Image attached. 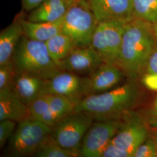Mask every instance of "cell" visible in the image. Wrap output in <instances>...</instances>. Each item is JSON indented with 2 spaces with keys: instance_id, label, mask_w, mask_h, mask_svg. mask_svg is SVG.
Here are the masks:
<instances>
[{
  "instance_id": "e0dca14e",
  "label": "cell",
  "mask_w": 157,
  "mask_h": 157,
  "mask_svg": "<svg viewBox=\"0 0 157 157\" xmlns=\"http://www.w3.org/2000/svg\"><path fill=\"white\" fill-rule=\"evenodd\" d=\"M24 34L20 17H17L11 24L0 33V65L12 61L15 49L19 40Z\"/></svg>"
},
{
  "instance_id": "484cf974",
  "label": "cell",
  "mask_w": 157,
  "mask_h": 157,
  "mask_svg": "<svg viewBox=\"0 0 157 157\" xmlns=\"http://www.w3.org/2000/svg\"><path fill=\"white\" fill-rule=\"evenodd\" d=\"M16 122L10 119L0 121V147L2 148L10 140L16 129Z\"/></svg>"
},
{
  "instance_id": "9a60e30c",
  "label": "cell",
  "mask_w": 157,
  "mask_h": 157,
  "mask_svg": "<svg viewBox=\"0 0 157 157\" xmlns=\"http://www.w3.org/2000/svg\"><path fill=\"white\" fill-rule=\"evenodd\" d=\"M28 118V106L17 96L12 86L0 90V121L10 119L17 122Z\"/></svg>"
},
{
  "instance_id": "ba28073f",
  "label": "cell",
  "mask_w": 157,
  "mask_h": 157,
  "mask_svg": "<svg viewBox=\"0 0 157 157\" xmlns=\"http://www.w3.org/2000/svg\"><path fill=\"white\" fill-rule=\"evenodd\" d=\"M122 124V119L94 121L86 132L79 150V157H101Z\"/></svg>"
},
{
  "instance_id": "4316f807",
  "label": "cell",
  "mask_w": 157,
  "mask_h": 157,
  "mask_svg": "<svg viewBox=\"0 0 157 157\" xmlns=\"http://www.w3.org/2000/svg\"><path fill=\"white\" fill-rule=\"evenodd\" d=\"M130 152L120 148L111 141L104 149L101 157H132Z\"/></svg>"
},
{
  "instance_id": "4dcf8cb0",
  "label": "cell",
  "mask_w": 157,
  "mask_h": 157,
  "mask_svg": "<svg viewBox=\"0 0 157 157\" xmlns=\"http://www.w3.org/2000/svg\"><path fill=\"white\" fill-rule=\"evenodd\" d=\"M152 112L154 115L157 118V97L155 101L154 102L153 104V107H152Z\"/></svg>"
},
{
  "instance_id": "9c48e42d",
  "label": "cell",
  "mask_w": 157,
  "mask_h": 157,
  "mask_svg": "<svg viewBox=\"0 0 157 157\" xmlns=\"http://www.w3.org/2000/svg\"><path fill=\"white\" fill-rule=\"evenodd\" d=\"M148 130L144 121L139 115L132 111L122 119V124L111 142L133 155L136 149L148 138Z\"/></svg>"
},
{
  "instance_id": "5bb4252c",
  "label": "cell",
  "mask_w": 157,
  "mask_h": 157,
  "mask_svg": "<svg viewBox=\"0 0 157 157\" xmlns=\"http://www.w3.org/2000/svg\"><path fill=\"white\" fill-rule=\"evenodd\" d=\"M47 79L26 72H17L12 87L28 106L42 95L48 94Z\"/></svg>"
},
{
  "instance_id": "5b68a950",
  "label": "cell",
  "mask_w": 157,
  "mask_h": 157,
  "mask_svg": "<svg viewBox=\"0 0 157 157\" xmlns=\"http://www.w3.org/2000/svg\"><path fill=\"white\" fill-rule=\"evenodd\" d=\"M98 22L87 0H73L63 17L62 32L77 47L91 44Z\"/></svg>"
},
{
  "instance_id": "7a4b0ae2",
  "label": "cell",
  "mask_w": 157,
  "mask_h": 157,
  "mask_svg": "<svg viewBox=\"0 0 157 157\" xmlns=\"http://www.w3.org/2000/svg\"><path fill=\"white\" fill-rule=\"evenodd\" d=\"M141 92L137 80L105 92L85 96L75 105V111L89 114L94 121L122 119L138 104Z\"/></svg>"
},
{
  "instance_id": "ffe728a7",
  "label": "cell",
  "mask_w": 157,
  "mask_h": 157,
  "mask_svg": "<svg viewBox=\"0 0 157 157\" xmlns=\"http://www.w3.org/2000/svg\"><path fill=\"white\" fill-rule=\"evenodd\" d=\"M132 4L133 19L157 23V0H132Z\"/></svg>"
},
{
  "instance_id": "d6986e66",
  "label": "cell",
  "mask_w": 157,
  "mask_h": 157,
  "mask_svg": "<svg viewBox=\"0 0 157 157\" xmlns=\"http://www.w3.org/2000/svg\"><path fill=\"white\" fill-rule=\"evenodd\" d=\"M45 43L51 58L56 65L77 47L73 40L62 32L52 37Z\"/></svg>"
},
{
  "instance_id": "1f68e13d",
  "label": "cell",
  "mask_w": 157,
  "mask_h": 157,
  "mask_svg": "<svg viewBox=\"0 0 157 157\" xmlns=\"http://www.w3.org/2000/svg\"><path fill=\"white\" fill-rule=\"evenodd\" d=\"M152 27L154 33L155 34V37H156V39H157V23L155 24V25H152Z\"/></svg>"
},
{
  "instance_id": "2e32d148",
  "label": "cell",
  "mask_w": 157,
  "mask_h": 157,
  "mask_svg": "<svg viewBox=\"0 0 157 157\" xmlns=\"http://www.w3.org/2000/svg\"><path fill=\"white\" fill-rule=\"evenodd\" d=\"M73 0H45L32 11L27 20L33 22H55L63 18Z\"/></svg>"
},
{
  "instance_id": "ac0fdd59",
  "label": "cell",
  "mask_w": 157,
  "mask_h": 157,
  "mask_svg": "<svg viewBox=\"0 0 157 157\" xmlns=\"http://www.w3.org/2000/svg\"><path fill=\"white\" fill-rule=\"evenodd\" d=\"M20 17L24 34L32 39L45 42L56 34L62 32L63 18L48 22H33Z\"/></svg>"
},
{
  "instance_id": "6da1fadb",
  "label": "cell",
  "mask_w": 157,
  "mask_h": 157,
  "mask_svg": "<svg viewBox=\"0 0 157 157\" xmlns=\"http://www.w3.org/2000/svg\"><path fill=\"white\" fill-rule=\"evenodd\" d=\"M157 47L152 25L133 19L124 32L118 66L130 80H137L144 73L146 64Z\"/></svg>"
},
{
  "instance_id": "83f0119b",
  "label": "cell",
  "mask_w": 157,
  "mask_h": 157,
  "mask_svg": "<svg viewBox=\"0 0 157 157\" xmlns=\"http://www.w3.org/2000/svg\"><path fill=\"white\" fill-rule=\"evenodd\" d=\"M140 78L141 83L147 89L157 91V74L144 73Z\"/></svg>"
},
{
  "instance_id": "3957f363",
  "label": "cell",
  "mask_w": 157,
  "mask_h": 157,
  "mask_svg": "<svg viewBox=\"0 0 157 157\" xmlns=\"http://www.w3.org/2000/svg\"><path fill=\"white\" fill-rule=\"evenodd\" d=\"M17 72L33 74L50 79L61 71L48 53L45 42L29 38L19 40L12 58Z\"/></svg>"
},
{
  "instance_id": "277c9868",
  "label": "cell",
  "mask_w": 157,
  "mask_h": 157,
  "mask_svg": "<svg viewBox=\"0 0 157 157\" xmlns=\"http://www.w3.org/2000/svg\"><path fill=\"white\" fill-rule=\"evenodd\" d=\"M52 128L41 121L26 118L20 122L8 140L4 156L33 157Z\"/></svg>"
},
{
  "instance_id": "52a82bcc",
  "label": "cell",
  "mask_w": 157,
  "mask_h": 157,
  "mask_svg": "<svg viewBox=\"0 0 157 157\" xmlns=\"http://www.w3.org/2000/svg\"><path fill=\"white\" fill-rule=\"evenodd\" d=\"M94 121L89 114L75 111L52 126L51 135L62 147L79 154L84 136Z\"/></svg>"
},
{
  "instance_id": "7402d4cb",
  "label": "cell",
  "mask_w": 157,
  "mask_h": 157,
  "mask_svg": "<svg viewBox=\"0 0 157 157\" xmlns=\"http://www.w3.org/2000/svg\"><path fill=\"white\" fill-rule=\"evenodd\" d=\"M50 111L56 119V123L62 118L75 112V105L67 97L62 95L47 94Z\"/></svg>"
},
{
  "instance_id": "44dd1931",
  "label": "cell",
  "mask_w": 157,
  "mask_h": 157,
  "mask_svg": "<svg viewBox=\"0 0 157 157\" xmlns=\"http://www.w3.org/2000/svg\"><path fill=\"white\" fill-rule=\"evenodd\" d=\"M33 157H79V154L62 147L56 142L51 133L43 141Z\"/></svg>"
},
{
  "instance_id": "cb8c5ba5",
  "label": "cell",
  "mask_w": 157,
  "mask_h": 157,
  "mask_svg": "<svg viewBox=\"0 0 157 157\" xmlns=\"http://www.w3.org/2000/svg\"><path fill=\"white\" fill-rule=\"evenodd\" d=\"M17 72V69L12 61L0 65V90L12 86Z\"/></svg>"
},
{
  "instance_id": "8fae6325",
  "label": "cell",
  "mask_w": 157,
  "mask_h": 157,
  "mask_svg": "<svg viewBox=\"0 0 157 157\" xmlns=\"http://www.w3.org/2000/svg\"><path fill=\"white\" fill-rule=\"evenodd\" d=\"M104 63L99 54L90 45L75 47L57 67L61 71L87 75Z\"/></svg>"
},
{
  "instance_id": "8992f818",
  "label": "cell",
  "mask_w": 157,
  "mask_h": 157,
  "mask_svg": "<svg viewBox=\"0 0 157 157\" xmlns=\"http://www.w3.org/2000/svg\"><path fill=\"white\" fill-rule=\"evenodd\" d=\"M128 22L112 20L98 23L90 45L105 63L118 65L122 37Z\"/></svg>"
},
{
  "instance_id": "d4e9b609",
  "label": "cell",
  "mask_w": 157,
  "mask_h": 157,
  "mask_svg": "<svg viewBox=\"0 0 157 157\" xmlns=\"http://www.w3.org/2000/svg\"><path fill=\"white\" fill-rule=\"evenodd\" d=\"M133 157H157V148L154 139L148 138L135 150Z\"/></svg>"
},
{
  "instance_id": "603a6c76",
  "label": "cell",
  "mask_w": 157,
  "mask_h": 157,
  "mask_svg": "<svg viewBox=\"0 0 157 157\" xmlns=\"http://www.w3.org/2000/svg\"><path fill=\"white\" fill-rule=\"evenodd\" d=\"M50 111L47 94L42 95L28 105V118L40 121L44 115Z\"/></svg>"
},
{
  "instance_id": "f546056e",
  "label": "cell",
  "mask_w": 157,
  "mask_h": 157,
  "mask_svg": "<svg viewBox=\"0 0 157 157\" xmlns=\"http://www.w3.org/2000/svg\"><path fill=\"white\" fill-rule=\"evenodd\" d=\"M45 0H22L23 8L26 11L30 12L38 7Z\"/></svg>"
},
{
  "instance_id": "4fadbf2b",
  "label": "cell",
  "mask_w": 157,
  "mask_h": 157,
  "mask_svg": "<svg viewBox=\"0 0 157 157\" xmlns=\"http://www.w3.org/2000/svg\"><path fill=\"white\" fill-rule=\"evenodd\" d=\"M98 23L133 18L132 0H87Z\"/></svg>"
},
{
  "instance_id": "f1b7e54d",
  "label": "cell",
  "mask_w": 157,
  "mask_h": 157,
  "mask_svg": "<svg viewBox=\"0 0 157 157\" xmlns=\"http://www.w3.org/2000/svg\"><path fill=\"white\" fill-rule=\"evenodd\" d=\"M145 73L157 74V47L153 51L148 59Z\"/></svg>"
},
{
  "instance_id": "30bf717a",
  "label": "cell",
  "mask_w": 157,
  "mask_h": 157,
  "mask_svg": "<svg viewBox=\"0 0 157 157\" xmlns=\"http://www.w3.org/2000/svg\"><path fill=\"white\" fill-rule=\"evenodd\" d=\"M124 77V73L118 65L104 62L94 71L83 77L84 97L111 90L122 81Z\"/></svg>"
},
{
  "instance_id": "7c38bea8",
  "label": "cell",
  "mask_w": 157,
  "mask_h": 157,
  "mask_svg": "<svg viewBox=\"0 0 157 157\" xmlns=\"http://www.w3.org/2000/svg\"><path fill=\"white\" fill-rule=\"evenodd\" d=\"M83 83V77L78 74L60 71L48 80L47 92L64 96L76 105L84 97Z\"/></svg>"
},
{
  "instance_id": "d6a6232c",
  "label": "cell",
  "mask_w": 157,
  "mask_h": 157,
  "mask_svg": "<svg viewBox=\"0 0 157 157\" xmlns=\"http://www.w3.org/2000/svg\"><path fill=\"white\" fill-rule=\"evenodd\" d=\"M154 140H155V144H156V146H157V131H156V132H155V137H154Z\"/></svg>"
}]
</instances>
